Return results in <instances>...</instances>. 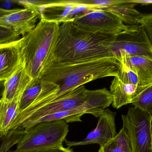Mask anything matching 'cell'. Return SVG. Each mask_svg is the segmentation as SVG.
Listing matches in <instances>:
<instances>
[{
  "label": "cell",
  "instance_id": "obj_1",
  "mask_svg": "<svg viewBox=\"0 0 152 152\" xmlns=\"http://www.w3.org/2000/svg\"><path fill=\"white\" fill-rule=\"evenodd\" d=\"M121 66L113 58L70 64L49 63L38 79L42 86L39 95L20 113L15 123L86 83L106 77L118 76Z\"/></svg>",
  "mask_w": 152,
  "mask_h": 152
},
{
  "label": "cell",
  "instance_id": "obj_2",
  "mask_svg": "<svg viewBox=\"0 0 152 152\" xmlns=\"http://www.w3.org/2000/svg\"><path fill=\"white\" fill-rule=\"evenodd\" d=\"M113 36L82 29L73 21L61 23L53 54L48 64H70L113 58L107 44Z\"/></svg>",
  "mask_w": 152,
  "mask_h": 152
},
{
  "label": "cell",
  "instance_id": "obj_3",
  "mask_svg": "<svg viewBox=\"0 0 152 152\" xmlns=\"http://www.w3.org/2000/svg\"><path fill=\"white\" fill-rule=\"evenodd\" d=\"M60 25L40 20L34 29L21 38L24 68L33 83L38 80L53 54Z\"/></svg>",
  "mask_w": 152,
  "mask_h": 152
},
{
  "label": "cell",
  "instance_id": "obj_4",
  "mask_svg": "<svg viewBox=\"0 0 152 152\" xmlns=\"http://www.w3.org/2000/svg\"><path fill=\"white\" fill-rule=\"evenodd\" d=\"M69 131L65 120L43 121L26 131L16 151H29L62 146Z\"/></svg>",
  "mask_w": 152,
  "mask_h": 152
},
{
  "label": "cell",
  "instance_id": "obj_5",
  "mask_svg": "<svg viewBox=\"0 0 152 152\" xmlns=\"http://www.w3.org/2000/svg\"><path fill=\"white\" fill-rule=\"evenodd\" d=\"M107 46L118 61L123 57L152 58V44L142 25L127 26L125 30L113 36Z\"/></svg>",
  "mask_w": 152,
  "mask_h": 152
},
{
  "label": "cell",
  "instance_id": "obj_6",
  "mask_svg": "<svg viewBox=\"0 0 152 152\" xmlns=\"http://www.w3.org/2000/svg\"><path fill=\"white\" fill-rule=\"evenodd\" d=\"M121 118L133 152H152L151 116L133 106Z\"/></svg>",
  "mask_w": 152,
  "mask_h": 152
},
{
  "label": "cell",
  "instance_id": "obj_7",
  "mask_svg": "<svg viewBox=\"0 0 152 152\" xmlns=\"http://www.w3.org/2000/svg\"><path fill=\"white\" fill-rule=\"evenodd\" d=\"M113 97L107 88L90 90L85 102L79 107L70 110L65 111L51 114L36 121L34 126L43 121L65 120L67 123L81 122V117L84 114H92L96 117L100 115L112 104Z\"/></svg>",
  "mask_w": 152,
  "mask_h": 152
},
{
  "label": "cell",
  "instance_id": "obj_8",
  "mask_svg": "<svg viewBox=\"0 0 152 152\" xmlns=\"http://www.w3.org/2000/svg\"><path fill=\"white\" fill-rule=\"evenodd\" d=\"M89 92L90 90L87 89L85 86H81L37 110L19 122L12 125L10 130L27 131L34 126L37 120L42 118L79 107L86 101Z\"/></svg>",
  "mask_w": 152,
  "mask_h": 152
},
{
  "label": "cell",
  "instance_id": "obj_9",
  "mask_svg": "<svg viewBox=\"0 0 152 152\" xmlns=\"http://www.w3.org/2000/svg\"><path fill=\"white\" fill-rule=\"evenodd\" d=\"M73 21L79 27L89 32L111 36L119 34L127 26L115 14L103 10L91 11Z\"/></svg>",
  "mask_w": 152,
  "mask_h": 152
},
{
  "label": "cell",
  "instance_id": "obj_10",
  "mask_svg": "<svg viewBox=\"0 0 152 152\" xmlns=\"http://www.w3.org/2000/svg\"><path fill=\"white\" fill-rule=\"evenodd\" d=\"M116 113L109 109L104 110L98 119L96 127L90 132L86 137L81 141H64L68 148L80 145L105 144L117 134L115 117Z\"/></svg>",
  "mask_w": 152,
  "mask_h": 152
},
{
  "label": "cell",
  "instance_id": "obj_11",
  "mask_svg": "<svg viewBox=\"0 0 152 152\" xmlns=\"http://www.w3.org/2000/svg\"><path fill=\"white\" fill-rule=\"evenodd\" d=\"M22 66L21 38L0 45V82L6 80Z\"/></svg>",
  "mask_w": 152,
  "mask_h": 152
},
{
  "label": "cell",
  "instance_id": "obj_12",
  "mask_svg": "<svg viewBox=\"0 0 152 152\" xmlns=\"http://www.w3.org/2000/svg\"><path fill=\"white\" fill-rule=\"evenodd\" d=\"M38 18L37 13L31 10L18 9L0 18V25L24 37L35 28Z\"/></svg>",
  "mask_w": 152,
  "mask_h": 152
},
{
  "label": "cell",
  "instance_id": "obj_13",
  "mask_svg": "<svg viewBox=\"0 0 152 152\" xmlns=\"http://www.w3.org/2000/svg\"><path fill=\"white\" fill-rule=\"evenodd\" d=\"M146 86L125 84L117 77H114L110 87V92L113 97V107L119 109L124 105L133 103Z\"/></svg>",
  "mask_w": 152,
  "mask_h": 152
},
{
  "label": "cell",
  "instance_id": "obj_14",
  "mask_svg": "<svg viewBox=\"0 0 152 152\" xmlns=\"http://www.w3.org/2000/svg\"><path fill=\"white\" fill-rule=\"evenodd\" d=\"M33 83L24 66H21L4 81V89L1 99L4 101L9 102L20 98L23 92Z\"/></svg>",
  "mask_w": 152,
  "mask_h": 152
},
{
  "label": "cell",
  "instance_id": "obj_15",
  "mask_svg": "<svg viewBox=\"0 0 152 152\" xmlns=\"http://www.w3.org/2000/svg\"><path fill=\"white\" fill-rule=\"evenodd\" d=\"M118 62L136 72L142 86L152 83V58L145 56L123 57Z\"/></svg>",
  "mask_w": 152,
  "mask_h": 152
},
{
  "label": "cell",
  "instance_id": "obj_16",
  "mask_svg": "<svg viewBox=\"0 0 152 152\" xmlns=\"http://www.w3.org/2000/svg\"><path fill=\"white\" fill-rule=\"evenodd\" d=\"M20 97L4 102L0 98V138L6 135L19 114Z\"/></svg>",
  "mask_w": 152,
  "mask_h": 152
},
{
  "label": "cell",
  "instance_id": "obj_17",
  "mask_svg": "<svg viewBox=\"0 0 152 152\" xmlns=\"http://www.w3.org/2000/svg\"><path fill=\"white\" fill-rule=\"evenodd\" d=\"M136 4L127 3L105 7L101 10L115 14L120 18L127 26L140 25L142 14L135 8Z\"/></svg>",
  "mask_w": 152,
  "mask_h": 152
},
{
  "label": "cell",
  "instance_id": "obj_18",
  "mask_svg": "<svg viewBox=\"0 0 152 152\" xmlns=\"http://www.w3.org/2000/svg\"><path fill=\"white\" fill-rule=\"evenodd\" d=\"M98 152H133L126 129L123 127L114 138L100 146Z\"/></svg>",
  "mask_w": 152,
  "mask_h": 152
},
{
  "label": "cell",
  "instance_id": "obj_19",
  "mask_svg": "<svg viewBox=\"0 0 152 152\" xmlns=\"http://www.w3.org/2000/svg\"><path fill=\"white\" fill-rule=\"evenodd\" d=\"M41 83L37 80L31 84L23 92L20 100V113L35 101L41 92Z\"/></svg>",
  "mask_w": 152,
  "mask_h": 152
},
{
  "label": "cell",
  "instance_id": "obj_20",
  "mask_svg": "<svg viewBox=\"0 0 152 152\" xmlns=\"http://www.w3.org/2000/svg\"><path fill=\"white\" fill-rule=\"evenodd\" d=\"M132 104L149 113L152 117V82L146 86Z\"/></svg>",
  "mask_w": 152,
  "mask_h": 152
},
{
  "label": "cell",
  "instance_id": "obj_21",
  "mask_svg": "<svg viewBox=\"0 0 152 152\" xmlns=\"http://www.w3.org/2000/svg\"><path fill=\"white\" fill-rule=\"evenodd\" d=\"M26 132L19 130L9 131L6 135L0 138V152H9L12 146L20 142Z\"/></svg>",
  "mask_w": 152,
  "mask_h": 152
},
{
  "label": "cell",
  "instance_id": "obj_22",
  "mask_svg": "<svg viewBox=\"0 0 152 152\" xmlns=\"http://www.w3.org/2000/svg\"><path fill=\"white\" fill-rule=\"evenodd\" d=\"M121 65L120 69L117 77L125 84L141 86L136 72L122 64Z\"/></svg>",
  "mask_w": 152,
  "mask_h": 152
},
{
  "label": "cell",
  "instance_id": "obj_23",
  "mask_svg": "<svg viewBox=\"0 0 152 152\" xmlns=\"http://www.w3.org/2000/svg\"><path fill=\"white\" fill-rule=\"evenodd\" d=\"M84 4L100 7V10L117 4L127 3V0H90V1H80Z\"/></svg>",
  "mask_w": 152,
  "mask_h": 152
},
{
  "label": "cell",
  "instance_id": "obj_24",
  "mask_svg": "<svg viewBox=\"0 0 152 152\" xmlns=\"http://www.w3.org/2000/svg\"><path fill=\"white\" fill-rule=\"evenodd\" d=\"M19 37L14 31L0 25V45L18 40Z\"/></svg>",
  "mask_w": 152,
  "mask_h": 152
},
{
  "label": "cell",
  "instance_id": "obj_25",
  "mask_svg": "<svg viewBox=\"0 0 152 152\" xmlns=\"http://www.w3.org/2000/svg\"><path fill=\"white\" fill-rule=\"evenodd\" d=\"M140 21V25L143 26L152 44V13L143 14Z\"/></svg>",
  "mask_w": 152,
  "mask_h": 152
},
{
  "label": "cell",
  "instance_id": "obj_26",
  "mask_svg": "<svg viewBox=\"0 0 152 152\" xmlns=\"http://www.w3.org/2000/svg\"><path fill=\"white\" fill-rule=\"evenodd\" d=\"M9 152H74L72 149L69 148H66L63 145L58 147H52L47 149H41V150H34L29 151H18L14 150L9 151Z\"/></svg>",
  "mask_w": 152,
  "mask_h": 152
},
{
  "label": "cell",
  "instance_id": "obj_27",
  "mask_svg": "<svg viewBox=\"0 0 152 152\" xmlns=\"http://www.w3.org/2000/svg\"><path fill=\"white\" fill-rule=\"evenodd\" d=\"M127 3L147 5L152 4V0H127Z\"/></svg>",
  "mask_w": 152,
  "mask_h": 152
},
{
  "label": "cell",
  "instance_id": "obj_28",
  "mask_svg": "<svg viewBox=\"0 0 152 152\" xmlns=\"http://www.w3.org/2000/svg\"><path fill=\"white\" fill-rule=\"evenodd\" d=\"M17 9H13V10H5V9H3V8L0 7V18L5 16V15H8V14H10L16 11Z\"/></svg>",
  "mask_w": 152,
  "mask_h": 152
},
{
  "label": "cell",
  "instance_id": "obj_29",
  "mask_svg": "<svg viewBox=\"0 0 152 152\" xmlns=\"http://www.w3.org/2000/svg\"><path fill=\"white\" fill-rule=\"evenodd\" d=\"M4 81L0 82V98L1 97L4 89Z\"/></svg>",
  "mask_w": 152,
  "mask_h": 152
},
{
  "label": "cell",
  "instance_id": "obj_30",
  "mask_svg": "<svg viewBox=\"0 0 152 152\" xmlns=\"http://www.w3.org/2000/svg\"><path fill=\"white\" fill-rule=\"evenodd\" d=\"M151 126H152V118L151 120Z\"/></svg>",
  "mask_w": 152,
  "mask_h": 152
}]
</instances>
